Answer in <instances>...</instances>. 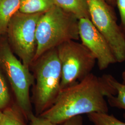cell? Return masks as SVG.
I'll list each match as a JSON object with an SVG mask.
<instances>
[{"label":"cell","instance_id":"cell-2","mask_svg":"<svg viewBox=\"0 0 125 125\" xmlns=\"http://www.w3.org/2000/svg\"><path fill=\"white\" fill-rule=\"evenodd\" d=\"M79 39L78 20L55 5L42 13L38 21L33 61L62 43Z\"/></svg>","mask_w":125,"mask_h":125},{"label":"cell","instance_id":"cell-4","mask_svg":"<svg viewBox=\"0 0 125 125\" xmlns=\"http://www.w3.org/2000/svg\"><path fill=\"white\" fill-rule=\"evenodd\" d=\"M56 49L62 69L61 89L80 82L91 73L96 60L82 43L68 40Z\"/></svg>","mask_w":125,"mask_h":125},{"label":"cell","instance_id":"cell-1","mask_svg":"<svg viewBox=\"0 0 125 125\" xmlns=\"http://www.w3.org/2000/svg\"><path fill=\"white\" fill-rule=\"evenodd\" d=\"M116 94V90L108 79V74L97 76L90 73L80 82L60 89L51 106L40 115L59 124L83 114L108 113L106 98Z\"/></svg>","mask_w":125,"mask_h":125},{"label":"cell","instance_id":"cell-14","mask_svg":"<svg viewBox=\"0 0 125 125\" xmlns=\"http://www.w3.org/2000/svg\"><path fill=\"white\" fill-rule=\"evenodd\" d=\"M0 125H24L20 115L13 108H7L2 111Z\"/></svg>","mask_w":125,"mask_h":125},{"label":"cell","instance_id":"cell-17","mask_svg":"<svg viewBox=\"0 0 125 125\" xmlns=\"http://www.w3.org/2000/svg\"><path fill=\"white\" fill-rule=\"evenodd\" d=\"M30 120V125H57L50 121L48 119L45 118L42 116H36L33 114L29 117Z\"/></svg>","mask_w":125,"mask_h":125},{"label":"cell","instance_id":"cell-18","mask_svg":"<svg viewBox=\"0 0 125 125\" xmlns=\"http://www.w3.org/2000/svg\"><path fill=\"white\" fill-rule=\"evenodd\" d=\"M62 124V125H83V119L81 115H77L68 119Z\"/></svg>","mask_w":125,"mask_h":125},{"label":"cell","instance_id":"cell-16","mask_svg":"<svg viewBox=\"0 0 125 125\" xmlns=\"http://www.w3.org/2000/svg\"><path fill=\"white\" fill-rule=\"evenodd\" d=\"M116 5L119 11L121 31L125 38V0H116Z\"/></svg>","mask_w":125,"mask_h":125},{"label":"cell","instance_id":"cell-7","mask_svg":"<svg viewBox=\"0 0 125 125\" xmlns=\"http://www.w3.org/2000/svg\"><path fill=\"white\" fill-rule=\"evenodd\" d=\"M90 20L110 45L117 62L125 60V38L113 7L106 0H87Z\"/></svg>","mask_w":125,"mask_h":125},{"label":"cell","instance_id":"cell-19","mask_svg":"<svg viewBox=\"0 0 125 125\" xmlns=\"http://www.w3.org/2000/svg\"><path fill=\"white\" fill-rule=\"evenodd\" d=\"M107 2L112 6V7H114L116 6V0H106Z\"/></svg>","mask_w":125,"mask_h":125},{"label":"cell","instance_id":"cell-20","mask_svg":"<svg viewBox=\"0 0 125 125\" xmlns=\"http://www.w3.org/2000/svg\"><path fill=\"white\" fill-rule=\"evenodd\" d=\"M122 83L125 84V70L124 71L122 72Z\"/></svg>","mask_w":125,"mask_h":125},{"label":"cell","instance_id":"cell-10","mask_svg":"<svg viewBox=\"0 0 125 125\" xmlns=\"http://www.w3.org/2000/svg\"><path fill=\"white\" fill-rule=\"evenodd\" d=\"M20 6V0H0V36L7 33L9 22Z\"/></svg>","mask_w":125,"mask_h":125},{"label":"cell","instance_id":"cell-15","mask_svg":"<svg viewBox=\"0 0 125 125\" xmlns=\"http://www.w3.org/2000/svg\"><path fill=\"white\" fill-rule=\"evenodd\" d=\"M9 100L10 96L8 88L0 72V109L6 107Z\"/></svg>","mask_w":125,"mask_h":125},{"label":"cell","instance_id":"cell-3","mask_svg":"<svg viewBox=\"0 0 125 125\" xmlns=\"http://www.w3.org/2000/svg\"><path fill=\"white\" fill-rule=\"evenodd\" d=\"M38 60L35 68L34 100L36 112L41 114L51 106L61 89L62 69L56 48L47 52Z\"/></svg>","mask_w":125,"mask_h":125},{"label":"cell","instance_id":"cell-12","mask_svg":"<svg viewBox=\"0 0 125 125\" xmlns=\"http://www.w3.org/2000/svg\"><path fill=\"white\" fill-rule=\"evenodd\" d=\"M54 5L53 0H20L19 11L28 14L43 13Z\"/></svg>","mask_w":125,"mask_h":125},{"label":"cell","instance_id":"cell-13","mask_svg":"<svg viewBox=\"0 0 125 125\" xmlns=\"http://www.w3.org/2000/svg\"><path fill=\"white\" fill-rule=\"evenodd\" d=\"M88 117L94 125H125V122L107 113L94 112L88 114Z\"/></svg>","mask_w":125,"mask_h":125},{"label":"cell","instance_id":"cell-11","mask_svg":"<svg viewBox=\"0 0 125 125\" xmlns=\"http://www.w3.org/2000/svg\"><path fill=\"white\" fill-rule=\"evenodd\" d=\"M108 79L110 83L116 90V94L107 96V103L111 107L124 110L125 112L123 118L125 120V84L120 83L109 74H108Z\"/></svg>","mask_w":125,"mask_h":125},{"label":"cell","instance_id":"cell-5","mask_svg":"<svg viewBox=\"0 0 125 125\" xmlns=\"http://www.w3.org/2000/svg\"><path fill=\"white\" fill-rule=\"evenodd\" d=\"M42 13L28 14L18 11L13 15L8 27L7 33L9 45L28 69L34 60L36 28Z\"/></svg>","mask_w":125,"mask_h":125},{"label":"cell","instance_id":"cell-21","mask_svg":"<svg viewBox=\"0 0 125 125\" xmlns=\"http://www.w3.org/2000/svg\"><path fill=\"white\" fill-rule=\"evenodd\" d=\"M1 115H2V111L0 109V120H1Z\"/></svg>","mask_w":125,"mask_h":125},{"label":"cell","instance_id":"cell-6","mask_svg":"<svg viewBox=\"0 0 125 125\" xmlns=\"http://www.w3.org/2000/svg\"><path fill=\"white\" fill-rule=\"evenodd\" d=\"M0 67L9 80L19 107L29 118L32 114L29 90L33 77L29 69L13 54L6 40H0Z\"/></svg>","mask_w":125,"mask_h":125},{"label":"cell","instance_id":"cell-8","mask_svg":"<svg viewBox=\"0 0 125 125\" xmlns=\"http://www.w3.org/2000/svg\"><path fill=\"white\" fill-rule=\"evenodd\" d=\"M78 32L82 43L94 55L100 70H104L117 62L107 40L89 19L78 20Z\"/></svg>","mask_w":125,"mask_h":125},{"label":"cell","instance_id":"cell-9","mask_svg":"<svg viewBox=\"0 0 125 125\" xmlns=\"http://www.w3.org/2000/svg\"><path fill=\"white\" fill-rule=\"evenodd\" d=\"M54 4L65 12L71 13L78 20L90 19L87 0H53Z\"/></svg>","mask_w":125,"mask_h":125}]
</instances>
